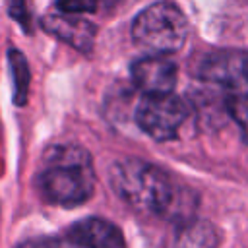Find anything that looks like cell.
I'll use <instances>...</instances> for the list:
<instances>
[{
  "label": "cell",
  "instance_id": "277c9868",
  "mask_svg": "<svg viewBox=\"0 0 248 248\" xmlns=\"http://www.w3.org/2000/svg\"><path fill=\"white\" fill-rule=\"evenodd\" d=\"M186 118H188L186 103L172 93L145 95L136 108L138 126L157 141L174 140Z\"/></svg>",
  "mask_w": 248,
  "mask_h": 248
},
{
  "label": "cell",
  "instance_id": "8992f818",
  "mask_svg": "<svg viewBox=\"0 0 248 248\" xmlns=\"http://www.w3.org/2000/svg\"><path fill=\"white\" fill-rule=\"evenodd\" d=\"M41 27L79 52H89L97 37V27L76 14H48L41 19Z\"/></svg>",
  "mask_w": 248,
  "mask_h": 248
},
{
  "label": "cell",
  "instance_id": "3957f363",
  "mask_svg": "<svg viewBox=\"0 0 248 248\" xmlns=\"http://www.w3.org/2000/svg\"><path fill=\"white\" fill-rule=\"evenodd\" d=\"M188 19L172 2H155L132 21V39L145 50L165 54L178 50L188 37Z\"/></svg>",
  "mask_w": 248,
  "mask_h": 248
},
{
  "label": "cell",
  "instance_id": "5bb4252c",
  "mask_svg": "<svg viewBox=\"0 0 248 248\" xmlns=\"http://www.w3.org/2000/svg\"><path fill=\"white\" fill-rule=\"evenodd\" d=\"M10 14H12L21 25L27 27L29 17H27V10H25V0H10Z\"/></svg>",
  "mask_w": 248,
  "mask_h": 248
},
{
  "label": "cell",
  "instance_id": "4fadbf2b",
  "mask_svg": "<svg viewBox=\"0 0 248 248\" xmlns=\"http://www.w3.org/2000/svg\"><path fill=\"white\" fill-rule=\"evenodd\" d=\"M19 248H79L78 244L70 242L68 238L66 240H60V238H45V240H29L25 244H21Z\"/></svg>",
  "mask_w": 248,
  "mask_h": 248
},
{
  "label": "cell",
  "instance_id": "9a60e30c",
  "mask_svg": "<svg viewBox=\"0 0 248 248\" xmlns=\"http://www.w3.org/2000/svg\"><path fill=\"white\" fill-rule=\"evenodd\" d=\"M242 72H244V79L248 81V52L244 54V70Z\"/></svg>",
  "mask_w": 248,
  "mask_h": 248
},
{
  "label": "cell",
  "instance_id": "6da1fadb",
  "mask_svg": "<svg viewBox=\"0 0 248 248\" xmlns=\"http://www.w3.org/2000/svg\"><path fill=\"white\" fill-rule=\"evenodd\" d=\"M110 184L132 207L182 225L192 219L196 209V192L176 184L163 169L141 159L114 163L110 167Z\"/></svg>",
  "mask_w": 248,
  "mask_h": 248
},
{
  "label": "cell",
  "instance_id": "30bf717a",
  "mask_svg": "<svg viewBox=\"0 0 248 248\" xmlns=\"http://www.w3.org/2000/svg\"><path fill=\"white\" fill-rule=\"evenodd\" d=\"M8 64L12 68V76H14V87H16V103L23 105L27 99V89H29V68H27V60L25 56L12 48L8 52Z\"/></svg>",
  "mask_w": 248,
  "mask_h": 248
},
{
  "label": "cell",
  "instance_id": "7a4b0ae2",
  "mask_svg": "<svg viewBox=\"0 0 248 248\" xmlns=\"http://www.w3.org/2000/svg\"><path fill=\"white\" fill-rule=\"evenodd\" d=\"M37 186L45 200L56 205H79L91 198L95 170L91 157L78 145H54L43 157Z\"/></svg>",
  "mask_w": 248,
  "mask_h": 248
},
{
  "label": "cell",
  "instance_id": "52a82bcc",
  "mask_svg": "<svg viewBox=\"0 0 248 248\" xmlns=\"http://www.w3.org/2000/svg\"><path fill=\"white\" fill-rule=\"evenodd\" d=\"M66 238L79 248H124V236L120 229L101 217H85L76 221Z\"/></svg>",
  "mask_w": 248,
  "mask_h": 248
},
{
  "label": "cell",
  "instance_id": "8fae6325",
  "mask_svg": "<svg viewBox=\"0 0 248 248\" xmlns=\"http://www.w3.org/2000/svg\"><path fill=\"white\" fill-rule=\"evenodd\" d=\"M225 107H227L231 118L238 124V128L242 132V140L248 143V93L229 97Z\"/></svg>",
  "mask_w": 248,
  "mask_h": 248
},
{
  "label": "cell",
  "instance_id": "ba28073f",
  "mask_svg": "<svg viewBox=\"0 0 248 248\" xmlns=\"http://www.w3.org/2000/svg\"><path fill=\"white\" fill-rule=\"evenodd\" d=\"M244 54L246 52H232V50H217L207 52L200 62L196 74L202 79L234 85L236 81L244 79Z\"/></svg>",
  "mask_w": 248,
  "mask_h": 248
},
{
  "label": "cell",
  "instance_id": "7c38bea8",
  "mask_svg": "<svg viewBox=\"0 0 248 248\" xmlns=\"http://www.w3.org/2000/svg\"><path fill=\"white\" fill-rule=\"evenodd\" d=\"M56 8L64 14H89V12H95L97 8V0H58L56 2Z\"/></svg>",
  "mask_w": 248,
  "mask_h": 248
},
{
  "label": "cell",
  "instance_id": "9c48e42d",
  "mask_svg": "<svg viewBox=\"0 0 248 248\" xmlns=\"http://www.w3.org/2000/svg\"><path fill=\"white\" fill-rule=\"evenodd\" d=\"M174 248H219V231L207 221H188L182 225Z\"/></svg>",
  "mask_w": 248,
  "mask_h": 248
},
{
  "label": "cell",
  "instance_id": "5b68a950",
  "mask_svg": "<svg viewBox=\"0 0 248 248\" xmlns=\"http://www.w3.org/2000/svg\"><path fill=\"white\" fill-rule=\"evenodd\" d=\"M130 74L138 89H141L145 95H155V93L172 91L178 70L172 60H169L163 54H155V56L138 58L132 64Z\"/></svg>",
  "mask_w": 248,
  "mask_h": 248
}]
</instances>
